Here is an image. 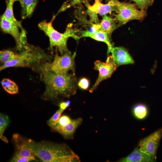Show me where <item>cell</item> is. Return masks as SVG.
I'll use <instances>...</instances> for the list:
<instances>
[{"label":"cell","mask_w":162,"mask_h":162,"mask_svg":"<svg viewBox=\"0 0 162 162\" xmlns=\"http://www.w3.org/2000/svg\"><path fill=\"white\" fill-rule=\"evenodd\" d=\"M74 74L57 73L51 71L41 73L40 79L46 86L43 98L56 100L60 97H69L76 92Z\"/></svg>","instance_id":"1"},{"label":"cell","mask_w":162,"mask_h":162,"mask_svg":"<svg viewBox=\"0 0 162 162\" xmlns=\"http://www.w3.org/2000/svg\"><path fill=\"white\" fill-rule=\"evenodd\" d=\"M36 157L44 162H79V156L67 144L28 139Z\"/></svg>","instance_id":"2"},{"label":"cell","mask_w":162,"mask_h":162,"mask_svg":"<svg viewBox=\"0 0 162 162\" xmlns=\"http://www.w3.org/2000/svg\"><path fill=\"white\" fill-rule=\"evenodd\" d=\"M52 58L40 48L28 44L18 53L16 58L1 66L0 70L12 67H27L34 69L41 63L50 60Z\"/></svg>","instance_id":"3"},{"label":"cell","mask_w":162,"mask_h":162,"mask_svg":"<svg viewBox=\"0 0 162 162\" xmlns=\"http://www.w3.org/2000/svg\"><path fill=\"white\" fill-rule=\"evenodd\" d=\"M55 17L54 16L50 22L46 20L42 21L38 24V26L49 38V49L52 50L55 47L62 55L69 51L67 46V41L69 38L78 40L80 37L77 35L76 30L73 28L71 25L68 26L63 33L58 32L55 29L52 22Z\"/></svg>","instance_id":"4"},{"label":"cell","mask_w":162,"mask_h":162,"mask_svg":"<svg viewBox=\"0 0 162 162\" xmlns=\"http://www.w3.org/2000/svg\"><path fill=\"white\" fill-rule=\"evenodd\" d=\"M108 2L116 8L117 14H114V18L121 25L134 20H142L146 16V10L138 9L135 3L118 0H109Z\"/></svg>","instance_id":"5"},{"label":"cell","mask_w":162,"mask_h":162,"mask_svg":"<svg viewBox=\"0 0 162 162\" xmlns=\"http://www.w3.org/2000/svg\"><path fill=\"white\" fill-rule=\"evenodd\" d=\"M75 53L72 55L69 51L61 56L56 53L52 62H44L36 68L40 73L51 71L57 73H68L72 70L74 73V58Z\"/></svg>","instance_id":"6"},{"label":"cell","mask_w":162,"mask_h":162,"mask_svg":"<svg viewBox=\"0 0 162 162\" xmlns=\"http://www.w3.org/2000/svg\"><path fill=\"white\" fill-rule=\"evenodd\" d=\"M0 27L4 32L11 35L14 38L16 48L19 52L21 51L28 44L26 32L16 24L6 20L3 15L1 17Z\"/></svg>","instance_id":"7"},{"label":"cell","mask_w":162,"mask_h":162,"mask_svg":"<svg viewBox=\"0 0 162 162\" xmlns=\"http://www.w3.org/2000/svg\"><path fill=\"white\" fill-rule=\"evenodd\" d=\"M117 67L111 56L107 57L105 62L100 60L96 61L94 62V69L98 70L99 74L95 83L89 89V92H92L101 81L110 78Z\"/></svg>","instance_id":"8"},{"label":"cell","mask_w":162,"mask_h":162,"mask_svg":"<svg viewBox=\"0 0 162 162\" xmlns=\"http://www.w3.org/2000/svg\"><path fill=\"white\" fill-rule=\"evenodd\" d=\"M87 8L86 12L89 15L90 21L95 23H99L97 14L104 16L107 14H111L113 11L117 12L116 8L109 2L102 3L100 0H94V4L91 5L88 0H85L84 3Z\"/></svg>","instance_id":"9"},{"label":"cell","mask_w":162,"mask_h":162,"mask_svg":"<svg viewBox=\"0 0 162 162\" xmlns=\"http://www.w3.org/2000/svg\"><path fill=\"white\" fill-rule=\"evenodd\" d=\"M162 136V128H160L141 140L139 143V148L142 152L156 158V152Z\"/></svg>","instance_id":"10"},{"label":"cell","mask_w":162,"mask_h":162,"mask_svg":"<svg viewBox=\"0 0 162 162\" xmlns=\"http://www.w3.org/2000/svg\"><path fill=\"white\" fill-rule=\"evenodd\" d=\"M12 140L15 148L13 157H27L32 158L34 160H37L35 154L30 146L28 139L16 133L13 135Z\"/></svg>","instance_id":"11"},{"label":"cell","mask_w":162,"mask_h":162,"mask_svg":"<svg viewBox=\"0 0 162 162\" xmlns=\"http://www.w3.org/2000/svg\"><path fill=\"white\" fill-rule=\"evenodd\" d=\"M110 52L111 53L112 59L117 67L134 63V61L127 50L124 47H114Z\"/></svg>","instance_id":"12"},{"label":"cell","mask_w":162,"mask_h":162,"mask_svg":"<svg viewBox=\"0 0 162 162\" xmlns=\"http://www.w3.org/2000/svg\"><path fill=\"white\" fill-rule=\"evenodd\" d=\"M82 122V119L79 118L72 119L68 124L63 126L54 128L52 130L61 134L66 139H72L77 128Z\"/></svg>","instance_id":"13"},{"label":"cell","mask_w":162,"mask_h":162,"mask_svg":"<svg viewBox=\"0 0 162 162\" xmlns=\"http://www.w3.org/2000/svg\"><path fill=\"white\" fill-rule=\"evenodd\" d=\"M156 158L151 156L136 148L128 156L120 159V162H153Z\"/></svg>","instance_id":"14"},{"label":"cell","mask_w":162,"mask_h":162,"mask_svg":"<svg viewBox=\"0 0 162 162\" xmlns=\"http://www.w3.org/2000/svg\"><path fill=\"white\" fill-rule=\"evenodd\" d=\"M81 37H89L95 40L105 43L108 47L107 53L108 55L114 46L110 39V37L106 32L98 30L94 32H92L86 30L83 32L80 36Z\"/></svg>","instance_id":"15"},{"label":"cell","mask_w":162,"mask_h":162,"mask_svg":"<svg viewBox=\"0 0 162 162\" xmlns=\"http://www.w3.org/2000/svg\"><path fill=\"white\" fill-rule=\"evenodd\" d=\"M100 30L107 33L110 37L113 31L121 26L115 18L106 14L104 15L100 22Z\"/></svg>","instance_id":"16"},{"label":"cell","mask_w":162,"mask_h":162,"mask_svg":"<svg viewBox=\"0 0 162 162\" xmlns=\"http://www.w3.org/2000/svg\"><path fill=\"white\" fill-rule=\"evenodd\" d=\"M22 8V19L30 17L33 13L38 3V0H19Z\"/></svg>","instance_id":"17"},{"label":"cell","mask_w":162,"mask_h":162,"mask_svg":"<svg viewBox=\"0 0 162 162\" xmlns=\"http://www.w3.org/2000/svg\"><path fill=\"white\" fill-rule=\"evenodd\" d=\"M16 0H8L5 10L3 15L7 20L14 23L21 28H24L21 21L17 20L14 16L13 12V4Z\"/></svg>","instance_id":"18"},{"label":"cell","mask_w":162,"mask_h":162,"mask_svg":"<svg viewBox=\"0 0 162 162\" xmlns=\"http://www.w3.org/2000/svg\"><path fill=\"white\" fill-rule=\"evenodd\" d=\"M1 84L4 89L9 94H13L18 92V86L15 82L9 79H3L1 81Z\"/></svg>","instance_id":"19"},{"label":"cell","mask_w":162,"mask_h":162,"mask_svg":"<svg viewBox=\"0 0 162 162\" xmlns=\"http://www.w3.org/2000/svg\"><path fill=\"white\" fill-rule=\"evenodd\" d=\"M133 112L136 118L139 119H142L146 116L148 114V109L145 105L139 104L134 107Z\"/></svg>","instance_id":"20"},{"label":"cell","mask_w":162,"mask_h":162,"mask_svg":"<svg viewBox=\"0 0 162 162\" xmlns=\"http://www.w3.org/2000/svg\"><path fill=\"white\" fill-rule=\"evenodd\" d=\"M18 53H14L9 50H5L0 51V60L2 64L11 61L16 58Z\"/></svg>","instance_id":"21"},{"label":"cell","mask_w":162,"mask_h":162,"mask_svg":"<svg viewBox=\"0 0 162 162\" xmlns=\"http://www.w3.org/2000/svg\"><path fill=\"white\" fill-rule=\"evenodd\" d=\"M10 122L8 116L4 114H0V138L3 136L4 131L8 127Z\"/></svg>","instance_id":"22"},{"label":"cell","mask_w":162,"mask_h":162,"mask_svg":"<svg viewBox=\"0 0 162 162\" xmlns=\"http://www.w3.org/2000/svg\"><path fill=\"white\" fill-rule=\"evenodd\" d=\"M134 2L140 9L145 10L154 3V0H130Z\"/></svg>","instance_id":"23"},{"label":"cell","mask_w":162,"mask_h":162,"mask_svg":"<svg viewBox=\"0 0 162 162\" xmlns=\"http://www.w3.org/2000/svg\"><path fill=\"white\" fill-rule=\"evenodd\" d=\"M64 110L59 108L47 121L48 125L50 126L57 122Z\"/></svg>","instance_id":"24"},{"label":"cell","mask_w":162,"mask_h":162,"mask_svg":"<svg viewBox=\"0 0 162 162\" xmlns=\"http://www.w3.org/2000/svg\"><path fill=\"white\" fill-rule=\"evenodd\" d=\"M85 0H67L61 7L60 11H62L72 6L84 3Z\"/></svg>","instance_id":"25"},{"label":"cell","mask_w":162,"mask_h":162,"mask_svg":"<svg viewBox=\"0 0 162 162\" xmlns=\"http://www.w3.org/2000/svg\"><path fill=\"white\" fill-rule=\"evenodd\" d=\"M78 85L81 89L85 90L88 88L89 86V82L87 79L83 78L79 80Z\"/></svg>","instance_id":"26"},{"label":"cell","mask_w":162,"mask_h":162,"mask_svg":"<svg viewBox=\"0 0 162 162\" xmlns=\"http://www.w3.org/2000/svg\"><path fill=\"white\" fill-rule=\"evenodd\" d=\"M33 160L31 158L25 157H13L10 162H27Z\"/></svg>","instance_id":"27"},{"label":"cell","mask_w":162,"mask_h":162,"mask_svg":"<svg viewBox=\"0 0 162 162\" xmlns=\"http://www.w3.org/2000/svg\"><path fill=\"white\" fill-rule=\"evenodd\" d=\"M70 102L69 101L67 102H63L59 104V108L64 110L70 105Z\"/></svg>","instance_id":"28"},{"label":"cell","mask_w":162,"mask_h":162,"mask_svg":"<svg viewBox=\"0 0 162 162\" xmlns=\"http://www.w3.org/2000/svg\"><path fill=\"white\" fill-rule=\"evenodd\" d=\"M19 0H16V1H19Z\"/></svg>","instance_id":"29"}]
</instances>
